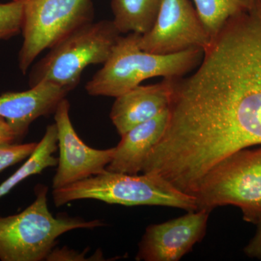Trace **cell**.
<instances>
[{
	"label": "cell",
	"instance_id": "19",
	"mask_svg": "<svg viewBox=\"0 0 261 261\" xmlns=\"http://www.w3.org/2000/svg\"><path fill=\"white\" fill-rule=\"evenodd\" d=\"M87 252H80L67 248L66 247L62 248L53 249L48 256L47 260H87L86 257Z\"/></svg>",
	"mask_w": 261,
	"mask_h": 261
},
{
	"label": "cell",
	"instance_id": "9",
	"mask_svg": "<svg viewBox=\"0 0 261 261\" xmlns=\"http://www.w3.org/2000/svg\"><path fill=\"white\" fill-rule=\"evenodd\" d=\"M70 108L69 101L65 98L54 113L60 154L53 190L104 172L114 155L115 147L94 149L81 140L72 124Z\"/></svg>",
	"mask_w": 261,
	"mask_h": 261
},
{
	"label": "cell",
	"instance_id": "10",
	"mask_svg": "<svg viewBox=\"0 0 261 261\" xmlns=\"http://www.w3.org/2000/svg\"><path fill=\"white\" fill-rule=\"evenodd\" d=\"M210 212L189 211L188 214L146 228L136 260L177 261L205 237Z\"/></svg>",
	"mask_w": 261,
	"mask_h": 261
},
{
	"label": "cell",
	"instance_id": "4",
	"mask_svg": "<svg viewBox=\"0 0 261 261\" xmlns=\"http://www.w3.org/2000/svg\"><path fill=\"white\" fill-rule=\"evenodd\" d=\"M56 207L80 200H95L125 206L159 205L197 210L195 197L154 175L139 176L108 171L53 190Z\"/></svg>",
	"mask_w": 261,
	"mask_h": 261
},
{
	"label": "cell",
	"instance_id": "6",
	"mask_svg": "<svg viewBox=\"0 0 261 261\" xmlns=\"http://www.w3.org/2000/svg\"><path fill=\"white\" fill-rule=\"evenodd\" d=\"M194 197L196 211L232 205L255 224L261 214V148L240 149L221 160L202 178Z\"/></svg>",
	"mask_w": 261,
	"mask_h": 261
},
{
	"label": "cell",
	"instance_id": "5",
	"mask_svg": "<svg viewBox=\"0 0 261 261\" xmlns=\"http://www.w3.org/2000/svg\"><path fill=\"white\" fill-rule=\"evenodd\" d=\"M121 35L113 20L92 21L75 29L32 65L29 87L47 82L73 90L86 68L107 61Z\"/></svg>",
	"mask_w": 261,
	"mask_h": 261
},
{
	"label": "cell",
	"instance_id": "15",
	"mask_svg": "<svg viewBox=\"0 0 261 261\" xmlns=\"http://www.w3.org/2000/svg\"><path fill=\"white\" fill-rule=\"evenodd\" d=\"M161 0H112L113 23L121 34H143L153 25Z\"/></svg>",
	"mask_w": 261,
	"mask_h": 261
},
{
	"label": "cell",
	"instance_id": "16",
	"mask_svg": "<svg viewBox=\"0 0 261 261\" xmlns=\"http://www.w3.org/2000/svg\"><path fill=\"white\" fill-rule=\"evenodd\" d=\"M196 11L211 39L228 18L247 10L253 0H193Z\"/></svg>",
	"mask_w": 261,
	"mask_h": 261
},
{
	"label": "cell",
	"instance_id": "11",
	"mask_svg": "<svg viewBox=\"0 0 261 261\" xmlns=\"http://www.w3.org/2000/svg\"><path fill=\"white\" fill-rule=\"evenodd\" d=\"M70 92L57 84L42 82L23 92L2 94L0 116L9 123L16 135L17 142H20L33 122L54 113Z\"/></svg>",
	"mask_w": 261,
	"mask_h": 261
},
{
	"label": "cell",
	"instance_id": "7",
	"mask_svg": "<svg viewBox=\"0 0 261 261\" xmlns=\"http://www.w3.org/2000/svg\"><path fill=\"white\" fill-rule=\"evenodd\" d=\"M23 10L18 68L23 75L41 53L94 21L92 0H16Z\"/></svg>",
	"mask_w": 261,
	"mask_h": 261
},
{
	"label": "cell",
	"instance_id": "18",
	"mask_svg": "<svg viewBox=\"0 0 261 261\" xmlns=\"http://www.w3.org/2000/svg\"><path fill=\"white\" fill-rule=\"evenodd\" d=\"M38 142L7 144L0 145V172L29 159L35 151Z\"/></svg>",
	"mask_w": 261,
	"mask_h": 261
},
{
	"label": "cell",
	"instance_id": "17",
	"mask_svg": "<svg viewBox=\"0 0 261 261\" xmlns=\"http://www.w3.org/2000/svg\"><path fill=\"white\" fill-rule=\"evenodd\" d=\"M23 10L16 0L0 3V37L8 40L21 32Z\"/></svg>",
	"mask_w": 261,
	"mask_h": 261
},
{
	"label": "cell",
	"instance_id": "3",
	"mask_svg": "<svg viewBox=\"0 0 261 261\" xmlns=\"http://www.w3.org/2000/svg\"><path fill=\"white\" fill-rule=\"evenodd\" d=\"M47 193V187L37 185L32 205L18 214L0 216V260H47L63 233L104 225L99 220L53 216L48 207Z\"/></svg>",
	"mask_w": 261,
	"mask_h": 261
},
{
	"label": "cell",
	"instance_id": "1",
	"mask_svg": "<svg viewBox=\"0 0 261 261\" xmlns=\"http://www.w3.org/2000/svg\"><path fill=\"white\" fill-rule=\"evenodd\" d=\"M190 85L201 128L219 155L261 145V0L211 39Z\"/></svg>",
	"mask_w": 261,
	"mask_h": 261
},
{
	"label": "cell",
	"instance_id": "20",
	"mask_svg": "<svg viewBox=\"0 0 261 261\" xmlns=\"http://www.w3.org/2000/svg\"><path fill=\"white\" fill-rule=\"evenodd\" d=\"M255 224L257 226L256 233L244 249V252L251 258L261 260V214L257 218Z\"/></svg>",
	"mask_w": 261,
	"mask_h": 261
},
{
	"label": "cell",
	"instance_id": "2",
	"mask_svg": "<svg viewBox=\"0 0 261 261\" xmlns=\"http://www.w3.org/2000/svg\"><path fill=\"white\" fill-rule=\"evenodd\" d=\"M141 34L121 36L111 56L85 86L93 97H117L154 77L178 79L200 65L203 49L191 48L170 55H156L142 50Z\"/></svg>",
	"mask_w": 261,
	"mask_h": 261
},
{
	"label": "cell",
	"instance_id": "12",
	"mask_svg": "<svg viewBox=\"0 0 261 261\" xmlns=\"http://www.w3.org/2000/svg\"><path fill=\"white\" fill-rule=\"evenodd\" d=\"M172 78L151 85H139L116 97L110 118L120 136L157 116L169 106Z\"/></svg>",
	"mask_w": 261,
	"mask_h": 261
},
{
	"label": "cell",
	"instance_id": "22",
	"mask_svg": "<svg viewBox=\"0 0 261 261\" xmlns=\"http://www.w3.org/2000/svg\"><path fill=\"white\" fill-rule=\"evenodd\" d=\"M1 41H3V39H2V38L0 37V42H1Z\"/></svg>",
	"mask_w": 261,
	"mask_h": 261
},
{
	"label": "cell",
	"instance_id": "21",
	"mask_svg": "<svg viewBox=\"0 0 261 261\" xmlns=\"http://www.w3.org/2000/svg\"><path fill=\"white\" fill-rule=\"evenodd\" d=\"M17 143L16 135L5 118L0 116V145Z\"/></svg>",
	"mask_w": 261,
	"mask_h": 261
},
{
	"label": "cell",
	"instance_id": "8",
	"mask_svg": "<svg viewBox=\"0 0 261 261\" xmlns=\"http://www.w3.org/2000/svg\"><path fill=\"white\" fill-rule=\"evenodd\" d=\"M211 38L190 0H161L152 27L141 34L142 50L170 55L191 48L205 49Z\"/></svg>",
	"mask_w": 261,
	"mask_h": 261
},
{
	"label": "cell",
	"instance_id": "13",
	"mask_svg": "<svg viewBox=\"0 0 261 261\" xmlns=\"http://www.w3.org/2000/svg\"><path fill=\"white\" fill-rule=\"evenodd\" d=\"M168 108L149 121L130 128L115 147L114 155L106 169L112 172L137 175L142 172L147 156L163 137L167 127Z\"/></svg>",
	"mask_w": 261,
	"mask_h": 261
},
{
	"label": "cell",
	"instance_id": "14",
	"mask_svg": "<svg viewBox=\"0 0 261 261\" xmlns=\"http://www.w3.org/2000/svg\"><path fill=\"white\" fill-rule=\"evenodd\" d=\"M58 148L56 123L46 128L35 151L21 167L0 185V198L11 191L15 186L33 175L39 174L46 168L54 167L58 163L54 154Z\"/></svg>",
	"mask_w": 261,
	"mask_h": 261
}]
</instances>
